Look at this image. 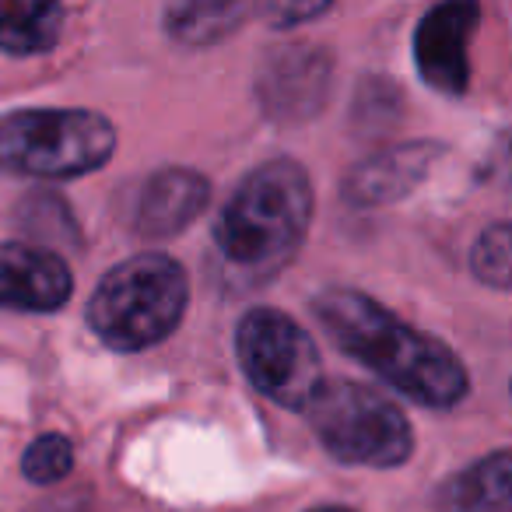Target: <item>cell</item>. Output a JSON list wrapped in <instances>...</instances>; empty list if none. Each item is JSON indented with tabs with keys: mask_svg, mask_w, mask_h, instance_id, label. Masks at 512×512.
<instances>
[{
	"mask_svg": "<svg viewBox=\"0 0 512 512\" xmlns=\"http://www.w3.org/2000/svg\"><path fill=\"white\" fill-rule=\"evenodd\" d=\"M313 221V183L292 158L256 165L221 211L214 242L228 264L274 274L295 256Z\"/></svg>",
	"mask_w": 512,
	"mask_h": 512,
	"instance_id": "2",
	"label": "cell"
},
{
	"mask_svg": "<svg viewBox=\"0 0 512 512\" xmlns=\"http://www.w3.org/2000/svg\"><path fill=\"white\" fill-rule=\"evenodd\" d=\"M74 292L71 267L29 242H0V306L18 313H57Z\"/></svg>",
	"mask_w": 512,
	"mask_h": 512,
	"instance_id": "8",
	"label": "cell"
},
{
	"mask_svg": "<svg viewBox=\"0 0 512 512\" xmlns=\"http://www.w3.org/2000/svg\"><path fill=\"white\" fill-rule=\"evenodd\" d=\"M64 32V8L39 0H0V50L15 57L50 53Z\"/></svg>",
	"mask_w": 512,
	"mask_h": 512,
	"instance_id": "10",
	"label": "cell"
},
{
	"mask_svg": "<svg viewBox=\"0 0 512 512\" xmlns=\"http://www.w3.org/2000/svg\"><path fill=\"white\" fill-rule=\"evenodd\" d=\"M74 467V446L71 439L64 435L50 432V435H39L22 456V474L29 477L32 484H57L71 474Z\"/></svg>",
	"mask_w": 512,
	"mask_h": 512,
	"instance_id": "15",
	"label": "cell"
},
{
	"mask_svg": "<svg viewBox=\"0 0 512 512\" xmlns=\"http://www.w3.org/2000/svg\"><path fill=\"white\" fill-rule=\"evenodd\" d=\"M509 484H512L509 453L498 449L488 460L456 474L442 495H446L449 505H456L463 512H502L509 505Z\"/></svg>",
	"mask_w": 512,
	"mask_h": 512,
	"instance_id": "12",
	"label": "cell"
},
{
	"mask_svg": "<svg viewBox=\"0 0 512 512\" xmlns=\"http://www.w3.org/2000/svg\"><path fill=\"white\" fill-rule=\"evenodd\" d=\"M190 302L186 271L162 253H141L102 278L88 302V327L113 351H144L179 327Z\"/></svg>",
	"mask_w": 512,
	"mask_h": 512,
	"instance_id": "3",
	"label": "cell"
},
{
	"mask_svg": "<svg viewBox=\"0 0 512 512\" xmlns=\"http://www.w3.org/2000/svg\"><path fill=\"white\" fill-rule=\"evenodd\" d=\"M435 148L425 144H411V148H397L379 155L376 162L362 165L351 176L348 193L362 204H379V200H397L400 193H407L421 176H425L428 162H432Z\"/></svg>",
	"mask_w": 512,
	"mask_h": 512,
	"instance_id": "11",
	"label": "cell"
},
{
	"mask_svg": "<svg viewBox=\"0 0 512 512\" xmlns=\"http://www.w3.org/2000/svg\"><path fill=\"white\" fill-rule=\"evenodd\" d=\"M316 320L334 344L369 365L383 383L421 407L449 411L467 397V369L453 348L400 323L376 299L351 288H327L313 302Z\"/></svg>",
	"mask_w": 512,
	"mask_h": 512,
	"instance_id": "1",
	"label": "cell"
},
{
	"mask_svg": "<svg viewBox=\"0 0 512 512\" xmlns=\"http://www.w3.org/2000/svg\"><path fill=\"white\" fill-rule=\"evenodd\" d=\"M509 253V225L495 221L491 228H484L474 242V253H470V267H474L477 281L505 292L509 288Z\"/></svg>",
	"mask_w": 512,
	"mask_h": 512,
	"instance_id": "14",
	"label": "cell"
},
{
	"mask_svg": "<svg viewBox=\"0 0 512 512\" xmlns=\"http://www.w3.org/2000/svg\"><path fill=\"white\" fill-rule=\"evenodd\" d=\"M327 11H330V4H267V8H260V15L271 18L278 29H292V25H299V22L327 15Z\"/></svg>",
	"mask_w": 512,
	"mask_h": 512,
	"instance_id": "16",
	"label": "cell"
},
{
	"mask_svg": "<svg viewBox=\"0 0 512 512\" xmlns=\"http://www.w3.org/2000/svg\"><path fill=\"white\" fill-rule=\"evenodd\" d=\"M116 127L92 109H22L0 120V169L74 179L113 158Z\"/></svg>",
	"mask_w": 512,
	"mask_h": 512,
	"instance_id": "4",
	"label": "cell"
},
{
	"mask_svg": "<svg viewBox=\"0 0 512 512\" xmlns=\"http://www.w3.org/2000/svg\"><path fill=\"white\" fill-rule=\"evenodd\" d=\"M211 186L193 169H162L144 183L137 200V228L151 239H169L197 221L207 207Z\"/></svg>",
	"mask_w": 512,
	"mask_h": 512,
	"instance_id": "9",
	"label": "cell"
},
{
	"mask_svg": "<svg viewBox=\"0 0 512 512\" xmlns=\"http://www.w3.org/2000/svg\"><path fill=\"white\" fill-rule=\"evenodd\" d=\"M313 512H351V509H337V505H330V509H313Z\"/></svg>",
	"mask_w": 512,
	"mask_h": 512,
	"instance_id": "17",
	"label": "cell"
},
{
	"mask_svg": "<svg viewBox=\"0 0 512 512\" xmlns=\"http://www.w3.org/2000/svg\"><path fill=\"white\" fill-rule=\"evenodd\" d=\"M306 418L334 460L351 467H400L414 449L411 421L383 393L351 379H323Z\"/></svg>",
	"mask_w": 512,
	"mask_h": 512,
	"instance_id": "5",
	"label": "cell"
},
{
	"mask_svg": "<svg viewBox=\"0 0 512 512\" xmlns=\"http://www.w3.org/2000/svg\"><path fill=\"white\" fill-rule=\"evenodd\" d=\"M481 22L477 4H439L421 18L414 32L418 74L442 95H463L470 78L467 46Z\"/></svg>",
	"mask_w": 512,
	"mask_h": 512,
	"instance_id": "7",
	"label": "cell"
},
{
	"mask_svg": "<svg viewBox=\"0 0 512 512\" xmlns=\"http://www.w3.org/2000/svg\"><path fill=\"white\" fill-rule=\"evenodd\" d=\"M235 351L249 383L281 407L306 411L323 386L320 351L313 337L278 309H253L242 316Z\"/></svg>",
	"mask_w": 512,
	"mask_h": 512,
	"instance_id": "6",
	"label": "cell"
},
{
	"mask_svg": "<svg viewBox=\"0 0 512 512\" xmlns=\"http://www.w3.org/2000/svg\"><path fill=\"white\" fill-rule=\"evenodd\" d=\"M249 15L246 4H228V0H207V4H176L165 11L169 36L186 46H207L225 39L239 29V22Z\"/></svg>",
	"mask_w": 512,
	"mask_h": 512,
	"instance_id": "13",
	"label": "cell"
}]
</instances>
